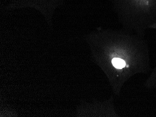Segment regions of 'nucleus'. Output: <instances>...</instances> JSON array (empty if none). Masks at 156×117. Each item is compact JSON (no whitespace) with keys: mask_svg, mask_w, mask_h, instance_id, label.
Segmentation results:
<instances>
[{"mask_svg":"<svg viewBox=\"0 0 156 117\" xmlns=\"http://www.w3.org/2000/svg\"><path fill=\"white\" fill-rule=\"evenodd\" d=\"M112 64L115 67L119 69H121L126 65L124 60L118 58H113L112 60Z\"/></svg>","mask_w":156,"mask_h":117,"instance_id":"1","label":"nucleus"}]
</instances>
